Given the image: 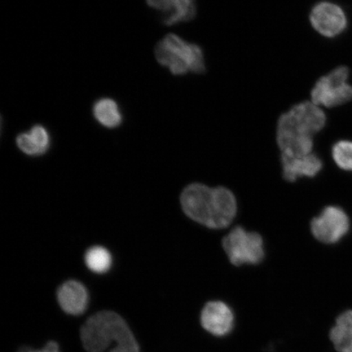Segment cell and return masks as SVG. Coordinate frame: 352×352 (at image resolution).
<instances>
[{
  "mask_svg": "<svg viewBox=\"0 0 352 352\" xmlns=\"http://www.w3.org/2000/svg\"><path fill=\"white\" fill-rule=\"evenodd\" d=\"M180 204L184 214L193 221L211 230L230 226L237 212L235 195L227 188H210L195 183L184 189Z\"/></svg>",
  "mask_w": 352,
  "mask_h": 352,
  "instance_id": "obj_1",
  "label": "cell"
},
{
  "mask_svg": "<svg viewBox=\"0 0 352 352\" xmlns=\"http://www.w3.org/2000/svg\"><path fill=\"white\" fill-rule=\"evenodd\" d=\"M80 337L88 352H103L113 342L120 349L140 347L124 319L111 311H100L88 318Z\"/></svg>",
  "mask_w": 352,
  "mask_h": 352,
  "instance_id": "obj_2",
  "label": "cell"
},
{
  "mask_svg": "<svg viewBox=\"0 0 352 352\" xmlns=\"http://www.w3.org/2000/svg\"><path fill=\"white\" fill-rule=\"evenodd\" d=\"M156 58L166 66L175 76L189 72L201 74L205 72L204 52L196 44L189 43L174 34H167L157 43Z\"/></svg>",
  "mask_w": 352,
  "mask_h": 352,
  "instance_id": "obj_3",
  "label": "cell"
},
{
  "mask_svg": "<svg viewBox=\"0 0 352 352\" xmlns=\"http://www.w3.org/2000/svg\"><path fill=\"white\" fill-rule=\"evenodd\" d=\"M327 116L318 105L305 101L294 105L279 118L276 133L312 138L324 129Z\"/></svg>",
  "mask_w": 352,
  "mask_h": 352,
  "instance_id": "obj_4",
  "label": "cell"
},
{
  "mask_svg": "<svg viewBox=\"0 0 352 352\" xmlns=\"http://www.w3.org/2000/svg\"><path fill=\"white\" fill-rule=\"evenodd\" d=\"M222 245L230 263L234 266L256 265L265 256L261 234L237 226L223 237Z\"/></svg>",
  "mask_w": 352,
  "mask_h": 352,
  "instance_id": "obj_5",
  "label": "cell"
},
{
  "mask_svg": "<svg viewBox=\"0 0 352 352\" xmlns=\"http://www.w3.org/2000/svg\"><path fill=\"white\" fill-rule=\"evenodd\" d=\"M349 70L345 66L320 78L311 91L312 102L328 108L340 107L352 100V86L347 82Z\"/></svg>",
  "mask_w": 352,
  "mask_h": 352,
  "instance_id": "obj_6",
  "label": "cell"
},
{
  "mask_svg": "<svg viewBox=\"0 0 352 352\" xmlns=\"http://www.w3.org/2000/svg\"><path fill=\"white\" fill-rule=\"evenodd\" d=\"M350 228L349 218L342 209L330 206L311 222L315 239L324 244H334L344 236Z\"/></svg>",
  "mask_w": 352,
  "mask_h": 352,
  "instance_id": "obj_7",
  "label": "cell"
},
{
  "mask_svg": "<svg viewBox=\"0 0 352 352\" xmlns=\"http://www.w3.org/2000/svg\"><path fill=\"white\" fill-rule=\"evenodd\" d=\"M310 21L316 32L328 38L344 32L347 25L344 11L337 4L329 2L316 4L311 12Z\"/></svg>",
  "mask_w": 352,
  "mask_h": 352,
  "instance_id": "obj_8",
  "label": "cell"
},
{
  "mask_svg": "<svg viewBox=\"0 0 352 352\" xmlns=\"http://www.w3.org/2000/svg\"><path fill=\"white\" fill-rule=\"evenodd\" d=\"M200 321L206 332L215 337H224L234 327L235 316L226 302L210 301L202 308Z\"/></svg>",
  "mask_w": 352,
  "mask_h": 352,
  "instance_id": "obj_9",
  "label": "cell"
},
{
  "mask_svg": "<svg viewBox=\"0 0 352 352\" xmlns=\"http://www.w3.org/2000/svg\"><path fill=\"white\" fill-rule=\"evenodd\" d=\"M283 175L286 182H296L298 178L314 177L322 169V162L315 154L303 157L281 155Z\"/></svg>",
  "mask_w": 352,
  "mask_h": 352,
  "instance_id": "obj_10",
  "label": "cell"
},
{
  "mask_svg": "<svg viewBox=\"0 0 352 352\" xmlns=\"http://www.w3.org/2000/svg\"><path fill=\"white\" fill-rule=\"evenodd\" d=\"M57 300L66 314L78 316L85 311L88 294L85 286L76 280H68L60 286Z\"/></svg>",
  "mask_w": 352,
  "mask_h": 352,
  "instance_id": "obj_11",
  "label": "cell"
},
{
  "mask_svg": "<svg viewBox=\"0 0 352 352\" xmlns=\"http://www.w3.org/2000/svg\"><path fill=\"white\" fill-rule=\"evenodd\" d=\"M147 3L149 6L166 13V25H170L182 21H190L196 15L195 3L191 0H157Z\"/></svg>",
  "mask_w": 352,
  "mask_h": 352,
  "instance_id": "obj_12",
  "label": "cell"
},
{
  "mask_svg": "<svg viewBox=\"0 0 352 352\" xmlns=\"http://www.w3.org/2000/svg\"><path fill=\"white\" fill-rule=\"evenodd\" d=\"M338 352H352V311L342 312L329 333Z\"/></svg>",
  "mask_w": 352,
  "mask_h": 352,
  "instance_id": "obj_13",
  "label": "cell"
},
{
  "mask_svg": "<svg viewBox=\"0 0 352 352\" xmlns=\"http://www.w3.org/2000/svg\"><path fill=\"white\" fill-rule=\"evenodd\" d=\"M94 116L100 124L113 129L121 124L122 113L118 104L112 99H100L94 105Z\"/></svg>",
  "mask_w": 352,
  "mask_h": 352,
  "instance_id": "obj_14",
  "label": "cell"
},
{
  "mask_svg": "<svg viewBox=\"0 0 352 352\" xmlns=\"http://www.w3.org/2000/svg\"><path fill=\"white\" fill-rule=\"evenodd\" d=\"M85 263L87 267L95 274H104L112 265L111 254L102 246H94L87 250Z\"/></svg>",
  "mask_w": 352,
  "mask_h": 352,
  "instance_id": "obj_15",
  "label": "cell"
},
{
  "mask_svg": "<svg viewBox=\"0 0 352 352\" xmlns=\"http://www.w3.org/2000/svg\"><path fill=\"white\" fill-rule=\"evenodd\" d=\"M333 161L340 168L352 171V142L341 140L333 145Z\"/></svg>",
  "mask_w": 352,
  "mask_h": 352,
  "instance_id": "obj_16",
  "label": "cell"
},
{
  "mask_svg": "<svg viewBox=\"0 0 352 352\" xmlns=\"http://www.w3.org/2000/svg\"><path fill=\"white\" fill-rule=\"evenodd\" d=\"M30 135L41 155L45 153L50 145V136L47 131L43 126L36 125L30 131Z\"/></svg>",
  "mask_w": 352,
  "mask_h": 352,
  "instance_id": "obj_17",
  "label": "cell"
},
{
  "mask_svg": "<svg viewBox=\"0 0 352 352\" xmlns=\"http://www.w3.org/2000/svg\"><path fill=\"white\" fill-rule=\"evenodd\" d=\"M16 144L22 152L28 154V155H41L30 133H22L17 136Z\"/></svg>",
  "mask_w": 352,
  "mask_h": 352,
  "instance_id": "obj_18",
  "label": "cell"
},
{
  "mask_svg": "<svg viewBox=\"0 0 352 352\" xmlns=\"http://www.w3.org/2000/svg\"><path fill=\"white\" fill-rule=\"evenodd\" d=\"M19 352H60V351L58 343L50 341L41 350H34L30 346H23L21 347Z\"/></svg>",
  "mask_w": 352,
  "mask_h": 352,
  "instance_id": "obj_19",
  "label": "cell"
},
{
  "mask_svg": "<svg viewBox=\"0 0 352 352\" xmlns=\"http://www.w3.org/2000/svg\"><path fill=\"white\" fill-rule=\"evenodd\" d=\"M110 352H140V347H136V349H120V347H113Z\"/></svg>",
  "mask_w": 352,
  "mask_h": 352,
  "instance_id": "obj_20",
  "label": "cell"
}]
</instances>
